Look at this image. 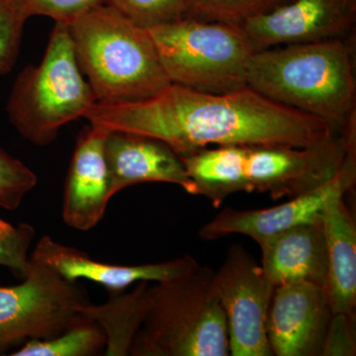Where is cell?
Wrapping results in <instances>:
<instances>
[{
  "mask_svg": "<svg viewBox=\"0 0 356 356\" xmlns=\"http://www.w3.org/2000/svg\"><path fill=\"white\" fill-rule=\"evenodd\" d=\"M84 118L107 132L161 140L180 158L210 146L310 147L337 135L324 122L248 86L208 93L170 83L139 102H96Z\"/></svg>",
  "mask_w": 356,
  "mask_h": 356,
  "instance_id": "cell-1",
  "label": "cell"
},
{
  "mask_svg": "<svg viewBox=\"0 0 356 356\" xmlns=\"http://www.w3.org/2000/svg\"><path fill=\"white\" fill-rule=\"evenodd\" d=\"M355 125L310 147H216L181 159L196 195L214 207L238 192L266 193L274 200L293 198L314 191L341 170L355 147Z\"/></svg>",
  "mask_w": 356,
  "mask_h": 356,
  "instance_id": "cell-2",
  "label": "cell"
},
{
  "mask_svg": "<svg viewBox=\"0 0 356 356\" xmlns=\"http://www.w3.org/2000/svg\"><path fill=\"white\" fill-rule=\"evenodd\" d=\"M247 86L268 99L315 117L343 134L355 121V72L346 39L254 51Z\"/></svg>",
  "mask_w": 356,
  "mask_h": 356,
  "instance_id": "cell-3",
  "label": "cell"
},
{
  "mask_svg": "<svg viewBox=\"0 0 356 356\" xmlns=\"http://www.w3.org/2000/svg\"><path fill=\"white\" fill-rule=\"evenodd\" d=\"M77 64L99 103L139 102L170 84L153 40L108 4L67 25Z\"/></svg>",
  "mask_w": 356,
  "mask_h": 356,
  "instance_id": "cell-4",
  "label": "cell"
},
{
  "mask_svg": "<svg viewBox=\"0 0 356 356\" xmlns=\"http://www.w3.org/2000/svg\"><path fill=\"white\" fill-rule=\"evenodd\" d=\"M215 271L199 264L184 275L149 288L146 317L132 356H229L228 324Z\"/></svg>",
  "mask_w": 356,
  "mask_h": 356,
  "instance_id": "cell-5",
  "label": "cell"
},
{
  "mask_svg": "<svg viewBox=\"0 0 356 356\" xmlns=\"http://www.w3.org/2000/svg\"><path fill=\"white\" fill-rule=\"evenodd\" d=\"M97 102L77 64L69 27L56 22L43 60L20 72L9 95V120L24 139L48 146Z\"/></svg>",
  "mask_w": 356,
  "mask_h": 356,
  "instance_id": "cell-6",
  "label": "cell"
},
{
  "mask_svg": "<svg viewBox=\"0 0 356 356\" xmlns=\"http://www.w3.org/2000/svg\"><path fill=\"white\" fill-rule=\"evenodd\" d=\"M147 30L170 83L208 93L248 86L255 50L242 26L184 16Z\"/></svg>",
  "mask_w": 356,
  "mask_h": 356,
  "instance_id": "cell-7",
  "label": "cell"
},
{
  "mask_svg": "<svg viewBox=\"0 0 356 356\" xmlns=\"http://www.w3.org/2000/svg\"><path fill=\"white\" fill-rule=\"evenodd\" d=\"M29 273L18 285H0V355L30 339L58 336L88 322V293L30 257Z\"/></svg>",
  "mask_w": 356,
  "mask_h": 356,
  "instance_id": "cell-8",
  "label": "cell"
},
{
  "mask_svg": "<svg viewBox=\"0 0 356 356\" xmlns=\"http://www.w3.org/2000/svg\"><path fill=\"white\" fill-rule=\"evenodd\" d=\"M214 280L228 324L229 355L273 356L267 318L275 286L261 266L242 245H232Z\"/></svg>",
  "mask_w": 356,
  "mask_h": 356,
  "instance_id": "cell-9",
  "label": "cell"
},
{
  "mask_svg": "<svg viewBox=\"0 0 356 356\" xmlns=\"http://www.w3.org/2000/svg\"><path fill=\"white\" fill-rule=\"evenodd\" d=\"M355 149H351L341 170L329 181L314 191L290 198L288 202L257 210L226 208L204 225L199 236L214 241L231 235L250 236L259 243L285 229L320 222L327 203L337 192L350 191L355 184Z\"/></svg>",
  "mask_w": 356,
  "mask_h": 356,
  "instance_id": "cell-10",
  "label": "cell"
},
{
  "mask_svg": "<svg viewBox=\"0 0 356 356\" xmlns=\"http://www.w3.org/2000/svg\"><path fill=\"white\" fill-rule=\"evenodd\" d=\"M356 0H292L242 25L255 51L346 39L355 27Z\"/></svg>",
  "mask_w": 356,
  "mask_h": 356,
  "instance_id": "cell-11",
  "label": "cell"
},
{
  "mask_svg": "<svg viewBox=\"0 0 356 356\" xmlns=\"http://www.w3.org/2000/svg\"><path fill=\"white\" fill-rule=\"evenodd\" d=\"M332 317L325 288L309 282L276 286L267 318L273 355L322 356Z\"/></svg>",
  "mask_w": 356,
  "mask_h": 356,
  "instance_id": "cell-12",
  "label": "cell"
},
{
  "mask_svg": "<svg viewBox=\"0 0 356 356\" xmlns=\"http://www.w3.org/2000/svg\"><path fill=\"white\" fill-rule=\"evenodd\" d=\"M30 257L51 267L69 282L86 280L98 283L110 294L125 291L142 281L161 282L191 273L199 266L191 255L159 264L120 266L95 261L90 255L76 248L57 242L49 236L40 238Z\"/></svg>",
  "mask_w": 356,
  "mask_h": 356,
  "instance_id": "cell-13",
  "label": "cell"
},
{
  "mask_svg": "<svg viewBox=\"0 0 356 356\" xmlns=\"http://www.w3.org/2000/svg\"><path fill=\"white\" fill-rule=\"evenodd\" d=\"M107 133L89 126L79 136L72 154L65 184L63 220L77 231L97 226L113 197L105 154Z\"/></svg>",
  "mask_w": 356,
  "mask_h": 356,
  "instance_id": "cell-14",
  "label": "cell"
},
{
  "mask_svg": "<svg viewBox=\"0 0 356 356\" xmlns=\"http://www.w3.org/2000/svg\"><path fill=\"white\" fill-rule=\"evenodd\" d=\"M105 154L112 196L144 182L175 184L191 195L196 186L181 158L161 140L136 134L107 133Z\"/></svg>",
  "mask_w": 356,
  "mask_h": 356,
  "instance_id": "cell-15",
  "label": "cell"
},
{
  "mask_svg": "<svg viewBox=\"0 0 356 356\" xmlns=\"http://www.w3.org/2000/svg\"><path fill=\"white\" fill-rule=\"evenodd\" d=\"M257 245L261 268L274 286L309 282L327 289V245L322 222L298 225Z\"/></svg>",
  "mask_w": 356,
  "mask_h": 356,
  "instance_id": "cell-16",
  "label": "cell"
},
{
  "mask_svg": "<svg viewBox=\"0 0 356 356\" xmlns=\"http://www.w3.org/2000/svg\"><path fill=\"white\" fill-rule=\"evenodd\" d=\"M346 191L337 192L322 214L327 245V293L332 314L355 315L356 227L344 203Z\"/></svg>",
  "mask_w": 356,
  "mask_h": 356,
  "instance_id": "cell-17",
  "label": "cell"
},
{
  "mask_svg": "<svg viewBox=\"0 0 356 356\" xmlns=\"http://www.w3.org/2000/svg\"><path fill=\"white\" fill-rule=\"evenodd\" d=\"M149 282H138L130 292L110 294L103 305L92 302L84 306L83 315L97 323L106 334V356H127L134 339L146 317L149 308Z\"/></svg>",
  "mask_w": 356,
  "mask_h": 356,
  "instance_id": "cell-18",
  "label": "cell"
},
{
  "mask_svg": "<svg viewBox=\"0 0 356 356\" xmlns=\"http://www.w3.org/2000/svg\"><path fill=\"white\" fill-rule=\"evenodd\" d=\"M106 334L93 321L70 327L58 336L30 339L11 356H95L104 353Z\"/></svg>",
  "mask_w": 356,
  "mask_h": 356,
  "instance_id": "cell-19",
  "label": "cell"
},
{
  "mask_svg": "<svg viewBox=\"0 0 356 356\" xmlns=\"http://www.w3.org/2000/svg\"><path fill=\"white\" fill-rule=\"evenodd\" d=\"M292 0H188L186 17L242 26Z\"/></svg>",
  "mask_w": 356,
  "mask_h": 356,
  "instance_id": "cell-20",
  "label": "cell"
},
{
  "mask_svg": "<svg viewBox=\"0 0 356 356\" xmlns=\"http://www.w3.org/2000/svg\"><path fill=\"white\" fill-rule=\"evenodd\" d=\"M35 235L32 225H14L0 218V266L6 267L18 280H24L29 273L30 248Z\"/></svg>",
  "mask_w": 356,
  "mask_h": 356,
  "instance_id": "cell-21",
  "label": "cell"
},
{
  "mask_svg": "<svg viewBox=\"0 0 356 356\" xmlns=\"http://www.w3.org/2000/svg\"><path fill=\"white\" fill-rule=\"evenodd\" d=\"M106 4L149 29L184 17L188 0H106Z\"/></svg>",
  "mask_w": 356,
  "mask_h": 356,
  "instance_id": "cell-22",
  "label": "cell"
},
{
  "mask_svg": "<svg viewBox=\"0 0 356 356\" xmlns=\"http://www.w3.org/2000/svg\"><path fill=\"white\" fill-rule=\"evenodd\" d=\"M38 182L31 168L0 147V208L15 211Z\"/></svg>",
  "mask_w": 356,
  "mask_h": 356,
  "instance_id": "cell-23",
  "label": "cell"
},
{
  "mask_svg": "<svg viewBox=\"0 0 356 356\" xmlns=\"http://www.w3.org/2000/svg\"><path fill=\"white\" fill-rule=\"evenodd\" d=\"M29 18L21 0H0V76L13 70Z\"/></svg>",
  "mask_w": 356,
  "mask_h": 356,
  "instance_id": "cell-24",
  "label": "cell"
},
{
  "mask_svg": "<svg viewBox=\"0 0 356 356\" xmlns=\"http://www.w3.org/2000/svg\"><path fill=\"white\" fill-rule=\"evenodd\" d=\"M26 13L46 16L56 22L69 25L79 16L106 3V0H21Z\"/></svg>",
  "mask_w": 356,
  "mask_h": 356,
  "instance_id": "cell-25",
  "label": "cell"
},
{
  "mask_svg": "<svg viewBox=\"0 0 356 356\" xmlns=\"http://www.w3.org/2000/svg\"><path fill=\"white\" fill-rule=\"evenodd\" d=\"M355 315L332 314L322 356L355 355Z\"/></svg>",
  "mask_w": 356,
  "mask_h": 356,
  "instance_id": "cell-26",
  "label": "cell"
}]
</instances>
